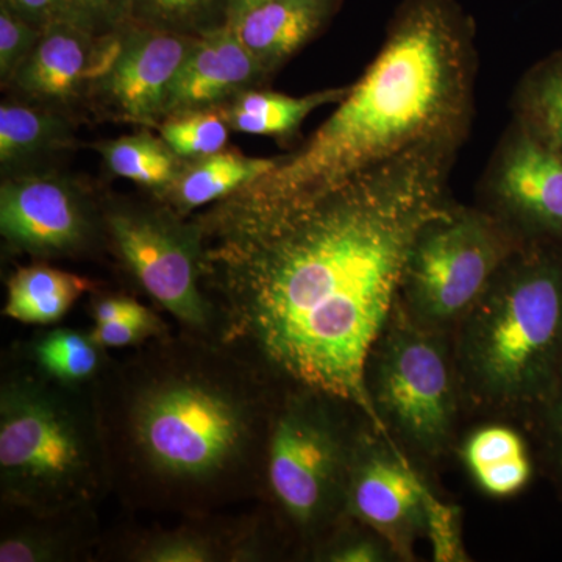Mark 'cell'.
Wrapping results in <instances>:
<instances>
[{"mask_svg": "<svg viewBox=\"0 0 562 562\" xmlns=\"http://www.w3.org/2000/svg\"><path fill=\"white\" fill-rule=\"evenodd\" d=\"M461 144L427 143L288 194L241 190L195 217L214 339L269 379L338 398L379 430L364 386L420 228L452 203Z\"/></svg>", "mask_w": 562, "mask_h": 562, "instance_id": "6da1fadb", "label": "cell"}, {"mask_svg": "<svg viewBox=\"0 0 562 562\" xmlns=\"http://www.w3.org/2000/svg\"><path fill=\"white\" fill-rule=\"evenodd\" d=\"M95 402L111 483L132 502L206 513L265 482L269 376L217 339L157 338Z\"/></svg>", "mask_w": 562, "mask_h": 562, "instance_id": "7a4b0ae2", "label": "cell"}, {"mask_svg": "<svg viewBox=\"0 0 562 562\" xmlns=\"http://www.w3.org/2000/svg\"><path fill=\"white\" fill-rule=\"evenodd\" d=\"M475 24L458 0H403L386 38L330 117L247 191L335 183L427 143L464 144L473 120Z\"/></svg>", "mask_w": 562, "mask_h": 562, "instance_id": "3957f363", "label": "cell"}, {"mask_svg": "<svg viewBox=\"0 0 562 562\" xmlns=\"http://www.w3.org/2000/svg\"><path fill=\"white\" fill-rule=\"evenodd\" d=\"M464 405L539 412L562 371V246L520 244L452 333Z\"/></svg>", "mask_w": 562, "mask_h": 562, "instance_id": "277c9868", "label": "cell"}, {"mask_svg": "<svg viewBox=\"0 0 562 562\" xmlns=\"http://www.w3.org/2000/svg\"><path fill=\"white\" fill-rule=\"evenodd\" d=\"M111 484L95 391L33 371L0 391L3 503L32 517L76 516Z\"/></svg>", "mask_w": 562, "mask_h": 562, "instance_id": "5b68a950", "label": "cell"}, {"mask_svg": "<svg viewBox=\"0 0 562 562\" xmlns=\"http://www.w3.org/2000/svg\"><path fill=\"white\" fill-rule=\"evenodd\" d=\"M364 386L379 431L403 452L438 462L453 449L464 402L452 335L422 327L395 303L366 360Z\"/></svg>", "mask_w": 562, "mask_h": 562, "instance_id": "8992f818", "label": "cell"}, {"mask_svg": "<svg viewBox=\"0 0 562 562\" xmlns=\"http://www.w3.org/2000/svg\"><path fill=\"white\" fill-rule=\"evenodd\" d=\"M347 406L321 392L288 387L273 409L265 482L281 516L305 539L327 538L346 517L360 430Z\"/></svg>", "mask_w": 562, "mask_h": 562, "instance_id": "52a82bcc", "label": "cell"}, {"mask_svg": "<svg viewBox=\"0 0 562 562\" xmlns=\"http://www.w3.org/2000/svg\"><path fill=\"white\" fill-rule=\"evenodd\" d=\"M519 246L482 206L452 202L417 233L397 303L422 327L452 335Z\"/></svg>", "mask_w": 562, "mask_h": 562, "instance_id": "ba28073f", "label": "cell"}, {"mask_svg": "<svg viewBox=\"0 0 562 562\" xmlns=\"http://www.w3.org/2000/svg\"><path fill=\"white\" fill-rule=\"evenodd\" d=\"M106 231L140 286L192 335L214 339L216 317L201 280L198 221L171 206H111Z\"/></svg>", "mask_w": 562, "mask_h": 562, "instance_id": "9c48e42d", "label": "cell"}, {"mask_svg": "<svg viewBox=\"0 0 562 562\" xmlns=\"http://www.w3.org/2000/svg\"><path fill=\"white\" fill-rule=\"evenodd\" d=\"M482 203L520 244L562 246V155L508 125L483 177Z\"/></svg>", "mask_w": 562, "mask_h": 562, "instance_id": "30bf717a", "label": "cell"}, {"mask_svg": "<svg viewBox=\"0 0 562 562\" xmlns=\"http://www.w3.org/2000/svg\"><path fill=\"white\" fill-rule=\"evenodd\" d=\"M427 491L408 454L366 422L355 441L346 517L382 536L397 560L413 561L427 531Z\"/></svg>", "mask_w": 562, "mask_h": 562, "instance_id": "8fae6325", "label": "cell"}, {"mask_svg": "<svg viewBox=\"0 0 562 562\" xmlns=\"http://www.w3.org/2000/svg\"><path fill=\"white\" fill-rule=\"evenodd\" d=\"M95 228L94 206L66 177L32 169L3 177L0 233L14 249L35 257L77 254Z\"/></svg>", "mask_w": 562, "mask_h": 562, "instance_id": "7c38bea8", "label": "cell"}, {"mask_svg": "<svg viewBox=\"0 0 562 562\" xmlns=\"http://www.w3.org/2000/svg\"><path fill=\"white\" fill-rule=\"evenodd\" d=\"M194 41L132 22L121 31L116 52L92 88L90 101L109 117L157 128L172 81Z\"/></svg>", "mask_w": 562, "mask_h": 562, "instance_id": "4fadbf2b", "label": "cell"}, {"mask_svg": "<svg viewBox=\"0 0 562 562\" xmlns=\"http://www.w3.org/2000/svg\"><path fill=\"white\" fill-rule=\"evenodd\" d=\"M120 35L99 36L72 22H54L44 29L7 88L35 105L65 113L76 103L90 101L92 88L116 52Z\"/></svg>", "mask_w": 562, "mask_h": 562, "instance_id": "5bb4252c", "label": "cell"}, {"mask_svg": "<svg viewBox=\"0 0 562 562\" xmlns=\"http://www.w3.org/2000/svg\"><path fill=\"white\" fill-rule=\"evenodd\" d=\"M271 77L231 25L199 36L181 63L166 99L165 117L220 111Z\"/></svg>", "mask_w": 562, "mask_h": 562, "instance_id": "9a60e30c", "label": "cell"}, {"mask_svg": "<svg viewBox=\"0 0 562 562\" xmlns=\"http://www.w3.org/2000/svg\"><path fill=\"white\" fill-rule=\"evenodd\" d=\"M338 5L339 0H272L244 11L228 25L272 76L319 35Z\"/></svg>", "mask_w": 562, "mask_h": 562, "instance_id": "2e32d148", "label": "cell"}, {"mask_svg": "<svg viewBox=\"0 0 562 562\" xmlns=\"http://www.w3.org/2000/svg\"><path fill=\"white\" fill-rule=\"evenodd\" d=\"M279 161L280 157L255 158L224 149L201 160L184 162L177 179L158 192V198L181 216H187L250 187L272 172Z\"/></svg>", "mask_w": 562, "mask_h": 562, "instance_id": "e0dca14e", "label": "cell"}, {"mask_svg": "<svg viewBox=\"0 0 562 562\" xmlns=\"http://www.w3.org/2000/svg\"><path fill=\"white\" fill-rule=\"evenodd\" d=\"M462 461L483 494L513 497L530 483L532 465L522 436L508 425L476 428L461 449Z\"/></svg>", "mask_w": 562, "mask_h": 562, "instance_id": "ac0fdd59", "label": "cell"}, {"mask_svg": "<svg viewBox=\"0 0 562 562\" xmlns=\"http://www.w3.org/2000/svg\"><path fill=\"white\" fill-rule=\"evenodd\" d=\"M349 90L350 85H347L292 98L258 88L243 92L220 111L231 131L284 139L301 131L303 122L314 111L330 103L338 105Z\"/></svg>", "mask_w": 562, "mask_h": 562, "instance_id": "d6986e66", "label": "cell"}, {"mask_svg": "<svg viewBox=\"0 0 562 562\" xmlns=\"http://www.w3.org/2000/svg\"><path fill=\"white\" fill-rule=\"evenodd\" d=\"M72 140V125L61 111L20 102L0 105V165L7 176L27 171L29 165Z\"/></svg>", "mask_w": 562, "mask_h": 562, "instance_id": "ffe728a7", "label": "cell"}, {"mask_svg": "<svg viewBox=\"0 0 562 562\" xmlns=\"http://www.w3.org/2000/svg\"><path fill=\"white\" fill-rule=\"evenodd\" d=\"M91 290V281L77 273L46 265L27 266L18 269L7 284L3 314L24 324H54Z\"/></svg>", "mask_w": 562, "mask_h": 562, "instance_id": "44dd1931", "label": "cell"}, {"mask_svg": "<svg viewBox=\"0 0 562 562\" xmlns=\"http://www.w3.org/2000/svg\"><path fill=\"white\" fill-rule=\"evenodd\" d=\"M514 121L562 155V50L524 74L513 99Z\"/></svg>", "mask_w": 562, "mask_h": 562, "instance_id": "7402d4cb", "label": "cell"}, {"mask_svg": "<svg viewBox=\"0 0 562 562\" xmlns=\"http://www.w3.org/2000/svg\"><path fill=\"white\" fill-rule=\"evenodd\" d=\"M95 150L114 176L149 188L157 194L177 179L187 162L161 136L157 138L147 131L103 140L95 144Z\"/></svg>", "mask_w": 562, "mask_h": 562, "instance_id": "603a6c76", "label": "cell"}, {"mask_svg": "<svg viewBox=\"0 0 562 562\" xmlns=\"http://www.w3.org/2000/svg\"><path fill=\"white\" fill-rule=\"evenodd\" d=\"M32 362L57 382L83 386L103 369V347L92 339L91 333L60 328L33 344Z\"/></svg>", "mask_w": 562, "mask_h": 562, "instance_id": "cb8c5ba5", "label": "cell"}, {"mask_svg": "<svg viewBox=\"0 0 562 562\" xmlns=\"http://www.w3.org/2000/svg\"><path fill=\"white\" fill-rule=\"evenodd\" d=\"M228 9L231 0H133L132 22L199 38L227 27Z\"/></svg>", "mask_w": 562, "mask_h": 562, "instance_id": "d4e9b609", "label": "cell"}, {"mask_svg": "<svg viewBox=\"0 0 562 562\" xmlns=\"http://www.w3.org/2000/svg\"><path fill=\"white\" fill-rule=\"evenodd\" d=\"M157 128L165 143L183 161L201 160L224 150L231 131L221 111H198L166 117Z\"/></svg>", "mask_w": 562, "mask_h": 562, "instance_id": "484cf974", "label": "cell"}, {"mask_svg": "<svg viewBox=\"0 0 562 562\" xmlns=\"http://www.w3.org/2000/svg\"><path fill=\"white\" fill-rule=\"evenodd\" d=\"M346 517L325 538L319 560L331 562H387L397 560L390 543L371 528Z\"/></svg>", "mask_w": 562, "mask_h": 562, "instance_id": "4316f807", "label": "cell"}, {"mask_svg": "<svg viewBox=\"0 0 562 562\" xmlns=\"http://www.w3.org/2000/svg\"><path fill=\"white\" fill-rule=\"evenodd\" d=\"M136 560L147 562H205L221 558L220 543L198 531H176L143 543Z\"/></svg>", "mask_w": 562, "mask_h": 562, "instance_id": "83f0119b", "label": "cell"}, {"mask_svg": "<svg viewBox=\"0 0 562 562\" xmlns=\"http://www.w3.org/2000/svg\"><path fill=\"white\" fill-rule=\"evenodd\" d=\"M427 531L425 536L430 539L432 557L438 562L469 561L461 535L460 509L447 505L436 497L428 487L427 498Z\"/></svg>", "mask_w": 562, "mask_h": 562, "instance_id": "f1b7e54d", "label": "cell"}, {"mask_svg": "<svg viewBox=\"0 0 562 562\" xmlns=\"http://www.w3.org/2000/svg\"><path fill=\"white\" fill-rule=\"evenodd\" d=\"M43 35L41 29L0 2V81L5 88L22 63L35 49Z\"/></svg>", "mask_w": 562, "mask_h": 562, "instance_id": "f546056e", "label": "cell"}, {"mask_svg": "<svg viewBox=\"0 0 562 562\" xmlns=\"http://www.w3.org/2000/svg\"><path fill=\"white\" fill-rule=\"evenodd\" d=\"M69 20L94 35L106 36L132 24L133 0H65Z\"/></svg>", "mask_w": 562, "mask_h": 562, "instance_id": "4dcf8cb0", "label": "cell"}, {"mask_svg": "<svg viewBox=\"0 0 562 562\" xmlns=\"http://www.w3.org/2000/svg\"><path fill=\"white\" fill-rule=\"evenodd\" d=\"M166 335L165 324L146 306L109 324H95L91 336L103 349L140 346Z\"/></svg>", "mask_w": 562, "mask_h": 562, "instance_id": "1f68e13d", "label": "cell"}, {"mask_svg": "<svg viewBox=\"0 0 562 562\" xmlns=\"http://www.w3.org/2000/svg\"><path fill=\"white\" fill-rule=\"evenodd\" d=\"M66 543L60 536L49 528L32 527L11 531L0 542V561L2 562H40L60 560L65 554Z\"/></svg>", "mask_w": 562, "mask_h": 562, "instance_id": "d6a6232c", "label": "cell"}, {"mask_svg": "<svg viewBox=\"0 0 562 562\" xmlns=\"http://www.w3.org/2000/svg\"><path fill=\"white\" fill-rule=\"evenodd\" d=\"M539 413L542 414L543 427H546L550 458L562 480V371Z\"/></svg>", "mask_w": 562, "mask_h": 562, "instance_id": "836d02e7", "label": "cell"}, {"mask_svg": "<svg viewBox=\"0 0 562 562\" xmlns=\"http://www.w3.org/2000/svg\"><path fill=\"white\" fill-rule=\"evenodd\" d=\"M0 2L7 3L14 13L20 14L41 31L49 27L54 22H70L65 0H0Z\"/></svg>", "mask_w": 562, "mask_h": 562, "instance_id": "e575fe53", "label": "cell"}, {"mask_svg": "<svg viewBox=\"0 0 562 562\" xmlns=\"http://www.w3.org/2000/svg\"><path fill=\"white\" fill-rule=\"evenodd\" d=\"M143 308L139 302L128 297H106L99 302L94 308L95 324H109L120 321L122 317L139 312Z\"/></svg>", "mask_w": 562, "mask_h": 562, "instance_id": "d590c367", "label": "cell"}, {"mask_svg": "<svg viewBox=\"0 0 562 562\" xmlns=\"http://www.w3.org/2000/svg\"><path fill=\"white\" fill-rule=\"evenodd\" d=\"M272 2V0H231V9H228V24L244 11L254 9V7L262 5V3Z\"/></svg>", "mask_w": 562, "mask_h": 562, "instance_id": "8d00e7d4", "label": "cell"}]
</instances>
